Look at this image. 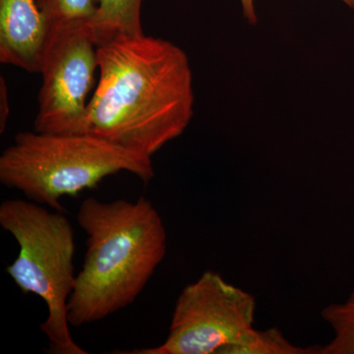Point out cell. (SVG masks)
Returning a JSON list of instances; mask_svg holds the SVG:
<instances>
[{
    "label": "cell",
    "mask_w": 354,
    "mask_h": 354,
    "mask_svg": "<svg viewBox=\"0 0 354 354\" xmlns=\"http://www.w3.org/2000/svg\"><path fill=\"white\" fill-rule=\"evenodd\" d=\"M97 69V46L91 25L50 32L39 70L43 81L35 131L84 134Z\"/></svg>",
    "instance_id": "8992f818"
},
{
    "label": "cell",
    "mask_w": 354,
    "mask_h": 354,
    "mask_svg": "<svg viewBox=\"0 0 354 354\" xmlns=\"http://www.w3.org/2000/svg\"><path fill=\"white\" fill-rule=\"evenodd\" d=\"M349 8L354 9V0H342ZM242 6V13L244 18L249 24L255 26L257 24L258 18L256 14L255 6H254V0H241Z\"/></svg>",
    "instance_id": "4fadbf2b"
},
{
    "label": "cell",
    "mask_w": 354,
    "mask_h": 354,
    "mask_svg": "<svg viewBox=\"0 0 354 354\" xmlns=\"http://www.w3.org/2000/svg\"><path fill=\"white\" fill-rule=\"evenodd\" d=\"M100 78L84 134L152 158L178 138L194 114L185 51L167 39L121 35L97 44Z\"/></svg>",
    "instance_id": "6da1fadb"
},
{
    "label": "cell",
    "mask_w": 354,
    "mask_h": 354,
    "mask_svg": "<svg viewBox=\"0 0 354 354\" xmlns=\"http://www.w3.org/2000/svg\"><path fill=\"white\" fill-rule=\"evenodd\" d=\"M77 221L87 252L67 310L72 327L99 322L131 305L167 254L164 221L153 203L87 198Z\"/></svg>",
    "instance_id": "7a4b0ae2"
},
{
    "label": "cell",
    "mask_w": 354,
    "mask_h": 354,
    "mask_svg": "<svg viewBox=\"0 0 354 354\" xmlns=\"http://www.w3.org/2000/svg\"><path fill=\"white\" fill-rule=\"evenodd\" d=\"M48 34L65 28L91 25L97 13V0H38Z\"/></svg>",
    "instance_id": "8fae6325"
},
{
    "label": "cell",
    "mask_w": 354,
    "mask_h": 354,
    "mask_svg": "<svg viewBox=\"0 0 354 354\" xmlns=\"http://www.w3.org/2000/svg\"><path fill=\"white\" fill-rule=\"evenodd\" d=\"M145 0H97V13L91 28L95 44L121 35L143 34L142 4Z\"/></svg>",
    "instance_id": "ba28073f"
},
{
    "label": "cell",
    "mask_w": 354,
    "mask_h": 354,
    "mask_svg": "<svg viewBox=\"0 0 354 354\" xmlns=\"http://www.w3.org/2000/svg\"><path fill=\"white\" fill-rule=\"evenodd\" d=\"M8 115L9 104L6 82L3 77H1V78H0V133H1V134L6 131Z\"/></svg>",
    "instance_id": "7c38bea8"
},
{
    "label": "cell",
    "mask_w": 354,
    "mask_h": 354,
    "mask_svg": "<svg viewBox=\"0 0 354 354\" xmlns=\"http://www.w3.org/2000/svg\"><path fill=\"white\" fill-rule=\"evenodd\" d=\"M121 171L146 184L155 177L152 158L91 134L20 132L0 156L2 185L58 212L64 211L62 198Z\"/></svg>",
    "instance_id": "3957f363"
},
{
    "label": "cell",
    "mask_w": 354,
    "mask_h": 354,
    "mask_svg": "<svg viewBox=\"0 0 354 354\" xmlns=\"http://www.w3.org/2000/svg\"><path fill=\"white\" fill-rule=\"evenodd\" d=\"M334 337L319 354H354V291L344 302L332 304L321 312Z\"/></svg>",
    "instance_id": "30bf717a"
},
{
    "label": "cell",
    "mask_w": 354,
    "mask_h": 354,
    "mask_svg": "<svg viewBox=\"0 0 354 354\" xmlns=\"http://www.w3.org/2000/svg\"><path fill=\"white\" fill-rule=\"evenodd\" d=\"M48 38L38 0H0V62L38 73Z\"/></svg>",
    "instance_id": "52a82bcc"
},
{
    "label": "cell",
    "mask_w": 354,
    "mask_h": 354,
    "mask_svg": "<svg viewBox=\"0 0 354 354\" xmlns=\"http://www.w3.org/2000/svg\"><path fill=\"white\" fill-rule=\"evenodd\" d=\"M320 346H295L277 327L247 330L241 339L221 351V354H319Z\"/></svg>",
    "instance_id": "9c48e42d"
},
{
    "label": "cell",
    "mask_w": 354,
    "mask_h": 354,
    "mask_svg": "<svg viewBox=\"0 0 354 354\" xmlns=\"http://www.w3.org/2000/svg\"><path fill=\"white\" fill-rule=\"evenodd\" d=\"M0 227L19 246L7 274L23 293L41 297L48 307L41 330L48 337V353L87 354L70 332L67 305L76 281V245L67 216L28 199L6 200L0 205Z\"/></svg>",
    "instance_id": "277c9868"
},
{
    "label": "cell",
    "mask_w": 354,
    "mask_h": 354,
    "mask_svg": "<svg viewBox=\"0 0 354 354\" xmlns=\"http://www.w3.org/2000/svg\"><path fill=\"white\" fill-rule=\"evenodd\" d=\"M256 308L251 293L206 271L181 291L162 344L120 353L221 354L252 329Z\"/></svg>",
    "instance_id": "5b68a950"
}]
</instances>
